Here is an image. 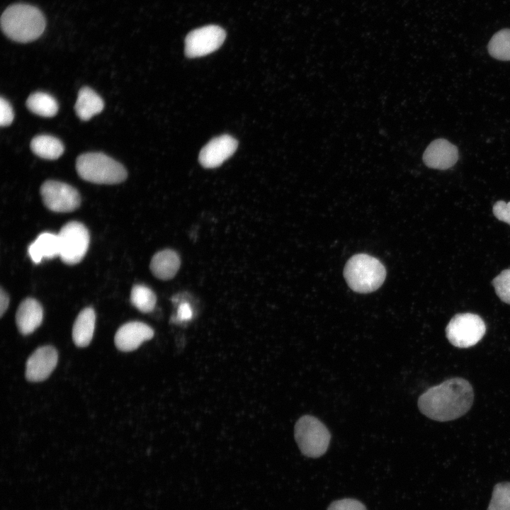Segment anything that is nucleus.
Segmentation results:
<instances>
[{"mask_svg":"<svg viewBox=\"0 0 510 510\" xmlns=\"http://www.w3.org/2000/svg\"><path fill=\"white\" fill-rule=\"evenodd\" d=\"M474 392L465 379L454 378L433 386L418 400L420 412L428 418L447 421L464 415L470 409Z\"/></svg>","mask_w":510,"mask_h":510,"instance_id":"nucleus-1","label":"nucleus"},{"mask_svg":"<svg viewBox=\"0 0 510 510\" xmlns=\"http://www.w3.org/2000/svg\"><path fill=\"white\" fill-rule=\"evenodd\" d=\"M1 26L4 33L18 42L35 40L43 33L46 21L37 7L26 4L9 6L1 15Z\"/></svg>","mask_w":510,"mask_h":510,"instance_id":"nucleus-2","label":"nucleus"},{"mask_svg":"<svg viewBox=\"0 0 510 510\" xmlns=\"http://www.w3.org/2000/svg\"><path fill=\"white\" fill-rule=\"evenodd\" d=\"M344 275L348 286L353 291L368 293L382 285L385 279L386 271L383 264L375 257L359 254L353 256L347 261Z\"/></svg>","mask_w":510,"mask_h":510,"instance_id":"nucleus-3","label":"nucleus"},{"mask_svg":"<svg viewBox=\"0 0 510 510\" xmlns=\"http://www.w3.org/2000/svg\"><path fill=\"white\" fill-rule=\"evenodd\" d=\"M76 169L84 180L98 184H116L127 178L124 166L100 152H88L78 157Z\"/></svg>","mask_w":510,"mask_h":510,"instance_id":"nucleus-4","label":"nucleus"},{"mask_svg":"<svg viewBox=\"0 0 510 510\" xmlns=\"http://www.w3.org/2000/svg\"><path fill=\"white\" fill-rule=\"evenodd\" d=\"M294 430L295 439L304 455L319 458L327 450L330 432L315 416L309 414L301 416L295 423Z\"/></svg>","mask_w":510,"mask_h":510,"instance_id":"nucleus-5","label":"nucleus"},{"mask_svg":"<svg viewBox=\"0 0 510 510\" xmlns=\"http://www.w3.org/2000/svg\"><path fill=\"white\" fill-rule=\"evenodd\" d=\"M486 332L483 319L472 313L455 314L448 324L446 334L449 342L459 348H468L478 343Z\"/></svg>","mask_w":510,"mask_h":510,"instance_id":"nucleus-6","label":"nucleus"},{"mask_svg":"<svg viewBox=\"0 0 510 510\" xmlns=\"http://www.w3.org/2000/svg\"><path fill=\"white\" fill-rule=\"evenodd\" d=\"M60 240V257L69 265L80 262L89 249L90 236L81 222L71 221L62 227L57 234Z\"/></svg>","mask_w":510,"mask_h":510,"instance_id":"nucleus-7","label":"nucleus"},{"mask_svg":"<svg viewBox=\"0 0 510 510\" xmlns=\"http://www.w3.org/2000/svg\"><path fill=\"white\" fill-rule=\"evenodd\" d=\"M40 195L46 208L56 212L74 211L81 203L80 195L76 188L57 181L44 182L40 187Z\"/></svg>","mask_w":510,"mask_h":510,"instance_id":"nucleus-8","label":"nucleus"},{"mask_svg":"<svg viewBox=\"0 0 510 510\" xmlns=\"http://www.w3.org/2000/svg\"><path fill=\"white\" fill-rule=\"evenodd\" d=\"M226 38L223 28L209 25L191 31L185 39V55L190 58L200 57L217 50Z\"/></svg>","mask_w":510,"mask_h":510,"instance_id":"nucleus-9","label":"nucleus"},{"mask_svg":"<svg viewBox=\"0 0 510 510\" xmlns=\"http://www.w3.org/2000/svg\"><path fill=\"white\" fill-rule=\"evenodd\" d=\"M57 360V351L53 346L38 348L26 362V379L30 382H40L47 379L56 367Z\"/></svg>","mask_w":510,"mask_h":510,"instance_id":"nucleus-10","label":"nucleus"},{"mask_svg":"<svg viewBox=\"0 0 510 510\" xmlns=\"http://www.w3.org/2000/svg\"><path fill=\"white\" fill-rule=\"evenodd\" d=\"M237 148V141L229 135L211 140L201 149L199 162L205 168H215L230 157Z\"/></svg>","mask_w":510,"mask_h":510,"instance_id":"nucleus-11","label":"nucleus"},{"mask_svg":"<svg viewBox=\"0 0 510 510\" xmlns=\"http://www.w3.org/2000/svg\"><path fill=\"white\" fill-rule=\"evenodd\" d=\"M154 331L147 324L137 321L122 325L116 332L114 341L116 347L122 351L137 349L144 341L151 339Z\"/></svg>","mask_w":510,"mask_h":510,"instance_id":"nucleus-12","label":"nucleus"},{"mask_svg":"<svg viewBox=\"0 0 510 510\" xmlns=\"http://www.w3.org/2000/svg\"><path fill=\"white\" fill-rule=\"evenodd\" d=\"M458 159L457 147L445 139L431 142L423 154V162L429 168L444 170L453 166Z\"/></svg>","mask_w":510,"mask_h":510,"instance_id":"nucleus-13","label":"nucleus"},{"mask_svg":"<svg viewBox=\"0 0 510 510\" xmlns=\"http://www.w3.org/2000/svg\"><path fill=\"white\" fill-rule=\"evenodd\" d=\"M43 310L35 299L28 298L23 300L16 314V323L18 331L23 335L33 333L41 324Z\"/></svg>","mask_w":510,"mask_h":510,"instance_id":"nucleus-14","label":"nucleus"},{"mask_svg":"<svg viewBox=\"0 0 510 510\" xmlns=\"http://www.w3.org/2000/svg\"><path fill=\"white\" fill-rule=\"evenodd\" d=\"M181 265L178 254L171 249L156 253L150 262L152 274L161 280H169L175 276Z\"/></svg>","mask_w":510,"mask_h":510,"instance_id":"nucleus-15","label":"nucleus"},{"mask_svg":"<svg viewBox=\"0 0 510 510\" xmlns=\"http://www.w3.org/2000/svg\"><path fill=\"white\" fill-rule=\"evenodd\" d=\"M60 245L58 234L43 232L28 246V254L35 264L41 262L43 258L52 259L60 256Z\"/></svg>","mask_w":510,"mask_h":510,"instance_id":"nucleus-16","label":"nucleus"},{"mask_svg":"<svg viewBox=\"0 0 510 510\" xmlns=\"http://www.w3.org/2000/svg\"><path fill=\"white\" fill-rule=\"evenodd\" d=\"M96 322V314L93 308L86 307L82 310L72 328V339L76 346H87L94 335Z\"/></svg>","mask_w":510,"mask_h":510,"instance_id":"nucleus-17","label":"nucleus"},{"mask_svg":"<svg viewBox=\"0 0 510 510\" xmlns=\"http://www.w3.org/2000/svg\"><path fill=\"white\" fill-rule=\"evenodd\" d=\"M104 103L101 96L92 89L84 86L78 93L74 105L77 116L82 120H88L101 112Z\"/></svg>","mask_w":510,"mask_h":510,"instance_id":"nucleus-18","label":"nucleus"},{"mask_svg":"<svg viewBox=\"0 0 510 510\" xmlns=\"http://www.w3.org/2000/svg\"><path fill=\"white\" fill-rule=\"evenodd\" d=\"M30 146L35 154L45 159H58L64 152L62 142L58 138L48 135L33 137Z\"/></svg>","mask_w":510,"mask_h":510,"instance_id":"nucleus-19","label":"nucleus"},{"mask_svg":"<svg viewBox=\"0 0 510 510\" xmlns=\"http://www.w3.org/2000/svg\"><path fill=\"white\" fill-rule=\"evenodd\" d=\"M26 106L32 113L47 118L53 117L58 111L55 98L44 92L30 94L26 100Z\"/></svg>","mask_w":510,"mask_h":510,"instance_id":"nucleus-20","label":"nucleus"},{"mask_svg":"<svg viewBox=\"0 0 510 510\" xmlns=\"http://www.w3.org/2000/svg\"><path fill=\"white\" fill-rule=\"evenodd\" d=\"M131 303L140 312H152L156 305L157 298L154 293L143 285H135L130 293Z\"/></svg>","mask_w":510,"mask_h":510,"instance_id":"nucleus-21","label":"nucleus"},{"mask_svg":"<svg viewBox=\"0 0 510 510\" xmlns=\"http://www.w3.org/2000/svg\"><path fill=\"white\" fill-rule=\"evenodd\" d=\"M489 55L499 60H510V29L496 33L488 44Z\"/></svg>","mask_w":510,"mask_h":510,"instance_id":"nucleus-22","label":"nucleus"},{"mask_svg":"<svg viewBox=\"0 0 510 510\" xmlns=\"http://www.w3.org/2000/svg\"><path fill=\"white\" fill-rule=\"evenodd\" d=\"M487 510H510V482L495 485Z\"/></svg>","mask_w":510,"mask_h":510,"instance_id":"nucleus-23","label":"nucleus"},{"mask_svg":"<svg viewBox=\"0 0 510 510\" xmlns=\"http://www.w3.org/2000/svg\"><path fill=\"white\" fill-rule=\"evenodd\" d=\"M492 284L497 296L505 303L510 305V269H506L496 276Z\"/></svg>","mask_w":510,"mask_h":510,"instance_id":"nucleus-24","label":"nucleus"},{"mask_svg":"<svg viewBox=\"0 0 510 510\" xmlns=\"http://www.w3.org/2000/svg\"><path fill=\"white\" fill-rule=\"evenodd\" d=\"M327 510H367L365 505L354 499H343L333 502Z\"/></svg>","mask_w":510,"mask_h":510,"instance_id":"nucleus-25","label":"nucleus"},{"mask_svg":"<svg viewBox=\"0 0 510 510\" xmlns=\"http://www.w3.org/2000/svg\"><path fill=\"white\" fill-rule=\"evenodd\" d=\"M14 113L8 101L1 97L0 99V125L2 127L9 125L13 120Z\"/></svg>","mask_w":510,"mask_h":510,"instance_id":"nucleus-26","label":"nucleus"},{"mask_svg":"<svg viewBox=\"0 0 510 510\" xmlns=\"http://www.w3.org/2000/svg\"><path fill=\"white\" fill-rule=\"evenodd\" d=\"M493 213L498 220L510 225V202H496L493 206Z\"/></svg>","mask_w":510,"mask_h":510,"instance_id":"nucleus-27","label":"nucleus"},{"mask_svg":"<svg viewBox=\"0 0 510 510\" xmlns=\"http://www.w3.org/2000/svg\"><path fill=\"white\" fill-rule=\"evenodd\" d=\"M193 312L190 305L187 302L180 305L177 315L172 318L174 322L187 321L191 319Z\"/></svg>","mask_w":510,"mask_h":510,"instance_id":"nucleus-28","label":"nucleus"},{"mask_svg":"<svg viewBox=\"0 0 510 510\" xmlns=\"http://www.w3.org/2000/svg\"><path fill=\"white\" fill-rule=\"evenodd\" d=\"M9 305V297L1 288L0 290V316L2 317Z\"/></svg>","mask_w":510,"mask_h":510,"instance_id":"nucleus-29","label":"nucleus"}]
</instances>
